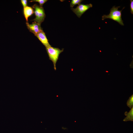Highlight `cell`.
I'll list each match as a JSON object with an SVG mask.
<instances>
[{"label":"cell","instance_id":"obj_9","mask_svg":"<svg viewBox=\"0 0 133 133\" xmlns=\"http://www.w3.org/2000/svg\"><path fill=\"white\" fill-rule=\"evenodd\" d=\"M127 104V106L129 107L130 109H131L133 106V95H132L129 98L128 100Z\"/></svg>","mask_w":133,"mask_h":133},{"label":"cell","instance_id":"obj_11","mask_svg":"<svg viewBox=\"0 0 133 133\" xmlns=\"http://www.w3.org/2000/svg\"><path fill=\"white\" fill-rule=\"evenodd\" d=\"M47 0H31L30 1V2H38L39 4V6L42 7L43 4L46 2Z\"/></svg>","mask_w":133,"mask_h":133},{"label":"cell","instance_id":"obj_1","mask_svg":"<svg viewBox=\"0 0 133 133\" xmlns=\"http://www.w3.org/2000/svg\"><path fill=\"white\" fill-rule=\"evenodd\" d=\"M120 6H113L111 9L109 14L104 15L102 16V20H103L105 19H110L117 22L120 25L124 26L123 21L121 18V12L125 7H123L121 11L118 10V8Z\"/></svg>","mask_w":133,"mask_h":133},{"label":"cell","instance_id":"obj_12","mask_svg":"<svg viewBox=\"0 0 133 133\" xmlns=\"http://www.w3.org/2000/svg\"><path fill=\"white\" fill-rule=\"evenodd\" d=\"M21 2L23 7L25 8L27 6V0H21Z\"/></svg>","mask_w":133,"mask_h":133},{"label":"cell","instance_id":"obj_8","mask_svg":"<svg viewBox=\"0 0 133 133\" xmlns=\"http://www.w3.org/2000/svg\"><path fill=\"white\" fill-rule=\"evenodd\" d=\"M125 115L126 116L123 121H133V107L131 108L129 112H126L125 113Z\"/></svg>","mask_w":133,"mask_h":133},{"label":"cell","instance_id":"obj_4","mask_svg":"<svg viewBox=\"0 0 133 133\" xmlns=\"http://www.w3.org/2000/svg\"><path fill=\"white\" fill-rule=\"evenodd\" d=\"M92 7V5L90 3L88 4H80L75 8H71V9L79 18L89 8Z\"/></svg>","mask_w":133,"mask_h":133},{"label":"cell","instance_id":"obj_3","mask_svg":"<svg viewBox=\"0 0 133 133\" xmlns=\"http://www.w3.org/2000/svg\"><path fill=\"white\" fill-rule=\"evenodd\" d=\"M34 9V13L35 17L32 20L34 21L41 24L44 20L45 17V11L42 7L35 4L32 6Z\"/></svg>","mask_w":133,"mask_h":133},{"label":"cell","instance_id":"obj_13","mask_svg":"<svg viewBox=\"0 0 133 133\" xmlns=\"http://www.w3.org/2000/svg\"><path fill=\"white\" fill-rule=\"evenodd\" d=\"M131 3L130 4V12L132 14H133V0H130Z\"/></svg>","mask_w":133,"mask_h":133},{"label":"cell","instance_id":"obj_7","mask_svg":"<svg viewBox=\"0 0 133 133\" xmlns=\"http://www.w3.org/2000/svg\"><path fill=\"white\" fill-rule=\"evenodd\" d=\"M23 8L24 15L26 22H28V18L33 14L34 10L32 8L27 6Z\"/></svg>","mask_w":133,"mask_h":133},{"label":"cell","instance_id":"obj_5","mask_svg":"<svg viewBox=\"0 0 133 133\" xmlns=\"http://www.w3.org/2000/svg\"><path fill=\"white\" fill-rule=\"evenodd\" d=\"M26 24L28 29L34 35L42 30L40 24L34 21L31 24H29L28 22H26Z\"/></svg>","mask_w":133,"mask_h":133},{"label":"cell","instance_id":"obj_10","mask_svg":"<svg viewBox=\"0 0 133 133\" xmlns=\"http://www.w3.org/2000/svg\"><path fill=\"white\" fill-rule=\"evenodd\" d=\"M83 1L82 0H72L70 3V6L72 7L76 5H79Z\"/></svg>","mask_w":133,"mask_h":133},{"label":"cell","instance_id":"obj_2","mask_svg":"<svg viewBox=\"0 0 133 133\" xmlns=\"http://www.w3.org/2000/svg\"><path fill=\"white\" fill-rule=\"evenodd\" d=\"M49 59L52 62L55 70H56V64L60 54L63 51L64 49L61 50L58 48L52 47L51 46L46 48Z\"/></svg>","mask_w":133,"mask_h":133},{"label":"cell","instance_id":"obj_6","mask_svg":"<svg viewBox=\"0 0 133 133\" xmlns=\"http://www.w3.org/2000/svg\"><path fill=\"white\" fill-rule=\"evenodd\" d=\"M34 35L46 48L51 46L49 42L45 33L43 30Z\"/></svg>","mask_w":133,"mask_h":133}]
</instances>
